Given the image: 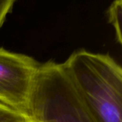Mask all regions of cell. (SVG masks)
<instances>
[{
	"instance_id": "obj_1",
	"label": "cell",
	"mask_w": 122,
	"mask_h": 122,
	"mask_svg": "<svg viewBox=\"0 0 122 122\" xmlns=\"http://www.w3.org/2000/svg\"><path fill=\"white\" fill-rule=\"evenodd\" d=\"M62 65L96 122H122V68L112 56L81 49Z\"/></svg>"
},
{
	"instance_id": "obj_2",
	"label": "cell",
	"mask_w": 122,
	"mask_h": 122,
	"mask_svg": "<svg viewBox=\"0 0 122 122\" xmlns=\"http://www.w3.org/2000/svg\"><path fill=\"white\" fill-rule=\"evenodd\" d=\"M29 115L39 122H96L82 104L62 63H40Z\"/></svg>"
},
{
	"instance_id": "obj_3",
	"label": "cell",
	"mask_w": 122,
	"mask_h": 122,
	"mask_svg": "<svg viewBox=\"0 0 122 122\" xmlns=\"http://www.w3.org/2000/svg\"><path fill=\"white\" fill-rule=\"evenodd\" d=\"M39 66L29 55L0 47V104L29 115Z\"/></svg>"
},
{
	"instance_id": "obj_4",
	"label": "cell",
	"mask_w": 122,
	"mask_h": 122,
	"mask_svg": "<svg viewBox=\"0 0 122 122\" xmlns=\"http://www.w3.org/2000/svg\"><path fill=\"white\" fill-rule=\"evenodd\" d=\"M122 0H115L108 10L109 21L115 29L117 41L119 44L122 43Z\"/></svg>"
},
{
	"instance_id": "obj_5",
	"label": "cell",
	"mask_w": 122,
	"mask_h": 122,
	"mask_svg": "<svg viewBox=\"0 0 122 122\" xmlns=\"http://www.w3.org/2000/svg\"><path fill=\"white\" fill-rule=\"evenodd\" d=\"M29 115L21 114L0 104V122H25Z\"/></svg>"
},
{
	"instance_id": "obj_6",
	"label": "cell",
	"mask_w": 122,
	"mask_h": 122,
	"mask_svg": "<svg viewBox=\"0 0 122 122\" xmlns=\"http://www.w3.org/2000/svg\"><path fill=\"white\" fill-rule=\"evenodd\" d=\"M16 0H0V28L2 27L6 16L11 11Z\"/></svg>"
},
{
	"instance_id": "obj_7",
	"label": "cell",
	"mask_w": 122,
	"mask_h": 122,
	"mask_svg": "<svg viewBox=\"0 0 122 122\" xmlns=\"http://www.w3.org/2000/svg\"><path fill=\"white\" fill-rule=\"evenodd\" d=\"M25 122H38V121H36V119H33L32 117H31L30 116H29V118Z\"/></svg>"
}]
</instances>
